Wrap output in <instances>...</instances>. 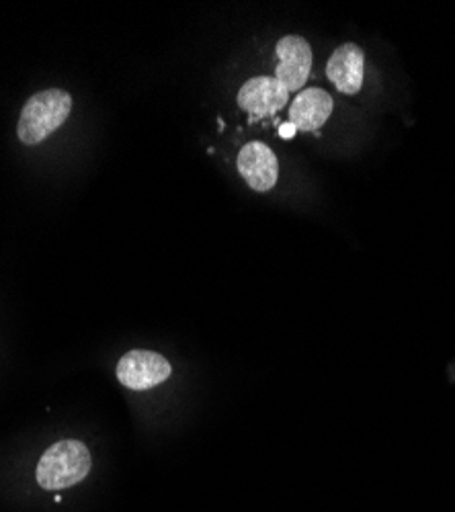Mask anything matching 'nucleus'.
I'll list each match as a JSON object with an SVG mask.
<instances>
[{"mask_svg": "<svg viewBox=\"0 0 455 512\" xmlns=\"http://www.w3.org/2000/svg\"><path fill=\"white\" fill-rule=\"evenodd\" d=\"M72 111V97L62 89H48L33 95L19 117L17 134L27 146H35L50 138L64 125Z\"/></svg>", "mask_w": 455, "mask_h": 512, "instance_id": "obj_1", "label": "nucleus"}, {"mask_svg": "<svg viewBox=\"0 0 455 512\" xmlns=\"http://www.w3.org/2000/svg\"><path fill=\"white\" fill-rule=\"evenodd\" d=\"M91 472V453L80 441L66 439L52 445L37 463V484L44 490H62L85 480Z\"/></svg>", "mask_w": 455, "mask_h": 512, "instance_id": "obj_2", "label": "nucleus"}, {"mask_svg": "<svg viewBox=\"0 0 455 512\" xmlns=\"http://www.w3.org/2000/svg\"><path fill=\"white\" fill-rule=\"evenodd\" d=\"M171 363L154 351H130L117 363V379L123 386L144 392L171 377Z\"/></svg>", "mask_w": 455, "mask_h": 512, "instance_id": "obj_3", "label": "nucleus"}, {"mask_svg": "<svg viewBox=\"0 0 455 512\" xmlns=\"http://www.w3.org/2000/svg\"><path fill=\"white\" fill-rule=\"evenodd\" d=\"M275 56L279 58L275 78L289 93L304 89L312 70V50L308 41L300 35H285L277 41Z\"/></svg>", "mask_w": 455, "mask_h": 512, "instance_id": "obj_4", "label": "nucleus"}, {"mask_svg": "<svg viewBox=\"0 0 455 512\" xmlns=\"http://www.w3.org/2000/svg\"><path fill=\"white\" fill-rule=\"evenodd\" d=\"M289 101V91L275 76H255L238 91V107L257 117H269L281 111Z\"/></svg>", "mask_w": 455, "mask_h": 512, "instance_id": "obj_5", "label": "nucleus"}, {"mask_svg": "<svg viewBox=\"0 0 455 512\" xmlns=\"http://www.w3.org/2000/svg\"><path fill=\"white\" fill-rule=\"evenodd\" d=\"M238 173L251 189L271 191L279 179L277 156L263 142H248L238 154Z\"/></svg>", "mask_w": 455, "mask_h": 512, "instance_id": "obj_6", "label": "nucleus"}, {"mask_svg": "<svg viewBox=\"0 0 455 512\" xmlns=\"http://www.w3.org/2000/svg\"><path fill=\"white\" fill-rule=\"evenodd\" d=\"M365 56L355 44H343L330 56L326 64V76L345 95H355L363 87Z\"/></svg>", "mask_w": 455, "mask_h": 512, "instance_id": "obj_7", "label": "nucleus"}, {"mask_svg": "<svg viewBox=\"0 0 455 512\" xmlns=\"http://www.w3.org/2000/svg\"><path fill=\"white\" fill-rule=\"evenodd\" d=\"M333 115V97L322 89H306L302 91L292 107H289V123L296 125L300 132H318Z\"/></svg>", "mask_w": 455, "mask_h": 512, "instance_id": "obj_8", "label": "nucleus"}, {"mask_svg": "<svg viewBox=\"0 0 455 512\" xmlns=\"http://www.w3.org/2000/svg\"><path fill=\"white\" fill-rule=\"evenodd\" d=\"M296 125L294 123H283L281 127H279V134H281V138L283 140H292L294 136H296Z\"/></svg>", "mask_w": 455, "mask_h": 512, "instance_id": "obj_9", "label": "nucleus"}]
</instances>
